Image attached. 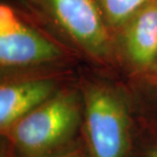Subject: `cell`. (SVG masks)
<instances>
[{
	"label": "cell",
	"mask_w": 157,
	"mask_h": 157,
	"mask_svg": "<svg viewBox=\"0 0 157 157\" xmlns=\"http://www.w3.org/2000/svg\"><path fill=\"white\" fill-rule=\"evenodd\" d=\"M77 118L78 108L73 97L58 95L46 100L9 128L12 139L23 151L38 154L70 136Z\"/></svg>",
	"instance_id": "1"
},
{
	"label": "cell",
	"mask_w": 157,
	"mask_h": 157,
	"mask_svg": "<svg viewBox=\"0 0 157 157\" xmlns=\"http://www.w3.org/2000/svg\"><path fill=\"white\" fill-rule=\"evenodd\" d=\"M86 115L93 157H127V115L117 97L108 91L93 90L87 99Z\"/></svg>",
	"instance_id": "2"
},
{
	"label": "cell",
	"mask_w": 157,
	"mask_h": 157,
	"mask_svg": "<svg viewBox=\"0 0 157 157\" xmlns=\"http://www.w3.org/2000/svg\"><path fill=\"white\" fill-rule=\"evenodd\" d=\"M58 55V49L51 42L29 29L8 5H0L1 67L30 65Z\"/></svg>",
	"instance_id": "3"
},
{
	"label": "cell",
	"mask_w": 157,
	"mask_h": 157,
	"mask_svg": "<svg viewBox=\"0 0 157 157\" xmlns=\"http://www.w3.org/2000/svg\"><path fill=\"white\" fill-rule=\"evenodd\" d=\"M56 18L78 42L93 50H101L106 32L93 0H49Z\"/></svg>",
	"instance_id": "4"
},
{
	"label": "cell",
	"mask_w": 157,
	"mask_h": 157,
	"mask_svg": "<svg viewBox=\"0 0 157 157\" xmlns=\"http://www.w3.org/2000/svg\"><path fill=\"white\" fill-rule=\"evenodd\" d=\"M52 83L48 81H29L3 85L0 88V125L7 130L33 109L48 99Z\"/></svg>",
	"instance_id": "5"
},
{
	"label": "cell",
	"mask_w": 157,
	"mask_h": 157,
	"mask_svg": "<svg viewBox=\"0 0 157 157\" xmlns=\"http://www.w3.org/2000/svg\"><path fill=\"white\" fill-rule=\"evenodd\" d=\"M127 49L138 64L152 63L157 56V1L139 11L127 35Z\"/></svg>",
	"instance_id": "6"
},
{
	"label": "cell",
	"mask_w": 157,
	"mask_h": 157,
	"mask_svg": "<svg viewBox=\"0 0 157 157\" xmlns=\"http://www.w3.org/2000/svg\"><path fill=\"white\" fill-rule=\"evenodd\" d=\"M148 0H101L106 17L111 23L121 24L140 11Z\"/></svg>",
	"instance_id": "7"
},
{
	"label": "cell",
	"mask_w": 157,
	"mask_h": 157,
	"mask_svg": "<svg viewBox=\"0 0 157 157\" xmlns=\"http://www.w3.org/2000/svg\"><path fill=\"white\" fill-rule=\"evenodd\" d=\"M59 157H83L78 152H71V153H67L64 155H61Z\"/></svg>",
	"instance_id": "8"
},
{
	"label": "cell",
	"mask_w": 157,
	"mask_h": 157,
	"mask_svg": "<svg viewBox=\"0 0 157 157\" xmlns=\"http://www.w3.org/2000/svg\"><path fill=\"white\" fill-rule=\"evenodd\" d=\"M149 157H157V150H156V151H154V152H153L152 154L150 155Z\"/></svg>",
	"instance_id": "9"
}]
</instances>
